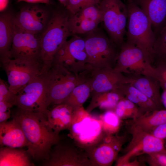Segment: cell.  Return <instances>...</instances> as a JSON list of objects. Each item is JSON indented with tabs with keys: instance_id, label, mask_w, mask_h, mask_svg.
<instances>
[{
	"instance_id": "6da1fadb",
	"label": "cell",
	"mask_w": 166,
	"mask_h": 166,
	"mask_svg": "<svg viewBox=\"0 0 166 166\" xmlns=\"http://www.w3.org/2000/svg\"><path fill=\"white\" fill-rule=\"evenodd\" d=\"M12 114L27 140V152L36 160H47L52 147L60 141L61 137L50 128L45 114L18 107Z\"/></svg>"
},
{
	"instance_id": "7a4b0ae2",
	"label": "cell",
	"mask_w": 166,
	"mask_h": 166,
	"mask_svg": "<svg viewBox=\"0 0 166 166\" xmlns=\"http://www.w3.org/2000/svg\"><path fill=\"white\" fill-rule=\"evenodd\" d=\"M69 15L65 8L53 11L46 27L39 36L41 73L50 69L56 54L70 36L68 25Z\"/></svg>"
},
{
	"instance_id": "3957f363",
	"label": "cell",
	"mask_w": 166,
	"mask_h": 166,
	"mask_svg": "<svg viewBox=\"0 0 166 166\" xmlns=\"http://www.w3.org/2000/svg\"><path fill=\"white\" fill-rule=\"evenodd\" d=\"M126 4L128 9L126 42L140 49L153 64L156 35L151 23L146 15L132 0H127Z\"/></svg>"
},
{
	"instance_id": "277c9868",
	"label": "cell",
	"mask_w": 166,
	"mask_h": 166,
	"mask_svg": "<svg viewBox=\"0 0 166 166\" xmlns=\"http://www.w3.org/2000/svg\"><path fill=\"white\" fill-rule=\"evenodd\" d=\"M45 76L48 107L63 103L75 87L91 77L89 71L76 75L62 65L55 64H52Z\"/></svg>"
},
{
	"instance_id": "5b68a950",
	"label": "cell",
	"mask_w": 166,
	"mask_h": 166,
	"mask_svg": "<svg viewBox=\"0 0 166 166\" xmlns=\"http://www.w3.org/2000/svg\"><path fill=\"white\" fill-rule=\"evenodd\" d=\"M97 29L87 34L84 38L89 69L92 71L114 68L118 54L117 46L109 38Z\"/></svg>"
},
{
	"instance_id": "8992f818",
	"label": "cell",
	"mask_w": 166,
	"mask_h": 166,
	"mask_svg": "<svg viewBox=\"0 0 166 166\" xmlns=\"http://www.w3.org/2000/svg\"><path fill=\"white\" fill-rule=\"evenodd\" d=\"M101 22L109 38L117 47L124 42L126 32L128 9L121 0H101L99 4Z\"/></svg>"
},
{
	"instance_id": "52a82bcc",
	"label": "cell",
	"mask_w": 166,
	"mask_h": 166,
	"mask_svg": "<svg viewBox=\"0 0 166 166\" xmlns=\"http://www.w3.org/2000/svg\"><path fill=\"white\" fill-rule=\"evenodd\" d=\"M119 47L114 68L115 70L128 76L142 75L154 77V66L140 49L126 42Z\"/></svg>"
},
{
	"instance_id": "ba28073f",
	"label": "cell",
	"mask_w": 166,
	"mask_h": 166,
	"mask_svg": "<svg viewBox=\"0 0 166 166\" xmlns=\"http://www.w3.org/2000/svg\"><path fill=\"white\" fill-rule=\"evenodd\" d=\"M67 41L56 54L53 64L62 65L76 75L89 70L85 38L77 35Z\"/></svg>"
},
{
	"instance_id": "9c48e42d",
	"label": "cell",
	"mask_w": 166,
	"mask_h": 166,
	"mask_svg": "<svg viewBox=\"0 0 166 166\" xmlns=\"http://www.w3.org/2000/svg\"><path fill=\"white\" fill-rule=\"evenodd\" d=\"M129 128L132 139L124 154L117 159V166H126L133 157L160 151L165 148L164 140L144 131L132 122Z\"/></svg>"
},
{
	"instance_id": "30bf717a",
	"label": "cell",
	"mask_w": 166,
	"mask_h": 166,
	"mask_svg": "<svg viewBox=\"0 0 166 166\" xmlns=\"http://www.w3.org/2000/svg\"><path fill=\"white\" fill-rule=\"evenodd\" d=\"M14 105L24 109L46 113L48 107L45 73L37 75L17 93Z\"/></svg>"
},
{
	"instance_id": "8fae6325",
	"label": "cell",
	"mask_w": 166,
	"mask_h": 166,
	"mask_svg": "<svg viewBox=\"0 0 166 166\" xmlns=\"http://www.w3.org/2000/svg\"><path fill=\"white\" fill-rule=\"evenodd\" d=\"M2 64L7 76L9 89L15 95L41 73L42 67L40 61L20 59H10Z\"/></svg>"
},
{
	"instance_id": "7c38bea8",
	"label": "cell",
	"mask_w": 166,
	"mask_h": 166,
	"mask_svg": "<svg viewBox=\"0 0 166 166\" xmlns=\"http://www.w3.org/2000/svg\"><path fill=\"white\" fill-rule=\"evenodd\" d=\"M124 136L105 134L84 150L92 166H110L117 159L125 143Z\"/></svg>"
},
{
	"instance_id": "4fadbf2b",
	"label": "cell",
	"mask_w": 166,
	"mask_h": 166,
	"mask_svg": "<svg viewBox=\"0 0 166 166\" xmlns=\"http://www.w3.org/2000/svg\"><path fill=\"white\" fill-rule=\"evenodd\" d=\"M38 36L19 28L14 24L10 58L42 62L39 36Z\"/></svg>"
},
{
	"instance_id": "5bb4252c",
	"label": "cell",
	"mask_w": 166,
	"mask_h": 166,
	"mask_svg": "<svg viewBox=\"0 0 166 166\" xmlns=\"http://www.w3.org/2000/svg\"><path fill=\"white\" fill-rule=\"evenodd\" d=\"M48 159L44 161L45 166H92L85 151L77 145L61 143L55 145Z\"/></svg>"
},
{
	"instance_id": "9a60e30c",
	"label": "cell",
	"mask_w": 166,
	"mask_h": 166,
	"mask_svg": "<svg viewBox=\"0 0 166 166\" xmlns=\"http://www.w3.org/2000/svg\"><path fill=\"white\" fill-rule=\"evenodd\" d=\"M51 15L38 4H31L22 8L14 15V24L21 29L38 35L46 27Z\"/></svg>"
},
{
	"instance_id": "2e32d148",
	"label": "cell",
	"mask_w": 166,
	"mask_h": 166,
	"mask_svg": "<svg viewBox=\"0 0 166 166\" xmlns=\"http://www.w3.org/2000/svg\"><path fill=\"white\" fill-rule=\"evenodd\" d=\"M99 4L87 6L70 14L68 25L70 36L87 34L97 29L101 22Z\"/></svg>"
},
{
	"instance_id": "e0dca14e",
	"label": "cell",
	"mask_w": 166,
	"mask_h": 166,
	"mask_svg": "<svg viewBox=\"0 0 166 166\" xmlns=\"http://www.w3.org/2000/svg\"><path fill=\"white\" fill-rule=\"evenodd\" d=\"M92 94L116 91L123 85L129 83L128 76L112 67H106L92 71Z\"/></svg>"
},
{
	"instance_id": "ac0fdd59",
	"label": "cell",
	"mask_w": 166,
	"mask_h": 166,
	"mask_svg": "<svg viewBox=\"0 0 166 166\" xmlns=\"http://www.w3.org/2000/svg\"><path fill=\"white\" fill-rule=\"evenodd\" d=\"M146 15L157 36L166 24V0H132Z\"/></svg>"
},
{
	"instance_id": "d6986e66",
	"label": "cell",
	"mask_w": 166,
	"mask_h": 166,
	"mask_svg": "<svg viewBox=\"0 0 166 166\" xmlns=\"http://www.w3.org/2000/svg\"><path fill=\"white\" fill-rule=\"evenodd\" d=\"M14 15L5 10L0 15V60L2 64L10 59V51L14 36Z\"/></svg>"
},
{
	"instance_id": "ffe728a7",
	"label": "cell",
	"mask_w": 166,
	"mask_h": 166,
	"mask_svg": "<svg viewBox=\"0 0 166 166\" xmlns=\"http://www.w3.org/2000/svg\"><path fill=\"white\" fill-rule=\"evenodd\" d=\"M0 144L2 146L14 148L27 146L23 130L14 119L0 123Z\"/></svg>"
},
{
	"instance_id": "44dd1931",
	"label": "cell",
	"mask_w": 166,
	"mask_h": 166,
	"mask_svg": "<svg viewBox=\"0 0 166 166\" xmlns=\"http://www.w3.org/2000/svg\"><path fill=\"white\" fill-rule=\"evenodd\" d=\"M74 109L65 103L54 105L53 108L48 110L45 114L50 128L55 132L69 129L72 121Z\"/></svg>"
},
{
	"instance_id": "7402d4cb",
	"label": "cell",
	"mask_w": 166,
	"mask_h": 166,
	"mask_svg": "<svg viewBox=\"0 0 166 166\" xmlns=\"http://www.w3.org/2000/svg\"><path fill=\"white\" fill-rule=\"evenodd\" d=\"M128 76L129 79V83L153 101L160 109L164 108L161 102L160 87L156 78L142 75Z\"/></svg>"
},
{
	"instance_id": "603a6c76",
	"label": "cell",
	"mask_w": 166,
	"mask_h": 166,
	"mask_svg": "<svg viewBox=\"0 0 166 166\" xmlns=\"http://www.w3.org/2000/svg\"><path fill=\"white\" fill-rule=\"evenodd\" d=\"M117 90L124 97L134 103L144 113L160 109L153 101L130 83L124 84Z\"/></svg>"
},
{
	"instance_id": "cb8c5ba5",
	"label": "cell",
	"mask_w": 166,
	"mask_h": 166,
	"mask_svg": "<svg viewBox=\"0 0 166 166\" xmlns=\"http://www.w3.org/2000/svg\"><path fill=\"white\" fill-rule=\"evenodd\" d=\"M123 97L118 90L92 94V99L86 110L90 113L97 107L102 109L113 110Z\"/></svg>"
},
{
	"instance_id": "d4e9b609",
	"label": "cell",
	"mask_w": 166,
	"mask_h": 166,
	"mask_svg": "<svg viewBox=\"0 0 166 166\" xmlns=\"http://www.w3.org/2000/svg\"><path fill=\"white\" fill-rule=\"evenodd\" d=\"M132 122L141 129L150 133L158 126L166 122V109L145 113Z\"/></svg>"
},
{
	"instance_id": "484cf974",
	"label": "cell",
	"mask_w": 166,
	"mask_h": 166,
	"mask_svg": "<svg viewBox=\"0 0 166 166\" xmlns=\"http://www.w3.org/2000/svg\"><path fill=\"white\" fill-rule=\"evenodd\" d=\"M32 165L33 164L30 162L25 151L10 147L0 148V166Z\"/></svg>"
},
{
	"instance_id": "4316f807",
	"label": "cell",
	"mask_w": 166,
	"mask_h": 166,
	"mask_svg": "<svg viewBox=\"0 0 166 166\" xmlns=\"http://www.w3.org/2000/svg\"><path fill=\"white\" fill-rule=\"evenodd\" d=\"M92 77L75 87L63 103L71 106L74 110L83 106L91 93Z\"/></svg>"
},
{
	"instance_id": "83f0119b",
	"label": "cell",
	"mask_w": 166,
	"mask_h": 166,
	"mask_svg": "<svg viewBox=\"0 0 166 166\" xmlns=\"http://www.w3.org/2000/svg\"><path fill=\"white\" fill-rule=\"evenodd\" d=\"M99 119L105 134L113 135L119 130L121 120L113 110H107L100 116Z\"/></svg>"
},
{
	"instance_id": "f1b7e54d",
	"label": "cell",
	"mask_w": 166,
	"mask_h": 166,
	"mask_svg": "<svg viewBox=\"0 0 166 166\" xmlns=\"http://www.w3.org/2000/svg\"><path fill=\"white\" fill-rule=\"evenodd\" d=\"M154 62L158 60H166V28L165 27L156 36L154 48Z\"/></svg>"
},
{
	"instance_id": "f546056e",
	"label": "cell",
	"mask_w": 166,
	"mask_h": 166,
	"mask_svg": "<svg viewBox=\"0 0 166 166\" xmlns=\"http://www.w3.org/2000/svg\"><path fill=\"white\" fill-rule=\"evenodd\" d=\"M101 0H67L65 7L70 14H74L90 5L99 4Z\"/></svg>"
},
{
	"instance_id": "4dcf8cb0",
	"label": "cell",
	"mask_w": 166,
	"mask_h": 166,
	"mask_svg": "<svg viewBox=\"0 0 166 166\" xmlns=\"http://www.w3.org/2000/svg\"><path fill=\"white\" fill-rule=\"evenodd\" d=\"M154 77L158 81L163 90H166V60L154 61Z\"/></svg>"
},
{
	"instance_id": "1f68e13d",
	"label": "cell",
	"mask_w": 166,
	"mask_h": 166,
	"mask_svg": "<svg viewBox=\"0 0 166 166\" xmlns=\"http://www.w3.org/2000/svg\"><path fill=\"white\" fill-rule=\"evenodd\" d=\"M146 161L151 166H166V148L145 154Z\"/></svg>"
},
{
	"instance_id": "d6a6232c",
	"label": "cell",
	"mask_w": 166,
	"mask_h": 166,
	"mask_svg": "<svg viewBox=\"0 0 166 166\" xmlns=\"http://www.w3.org/2000/svg\"><path fill=\"white\" fill-rule=\"evenodd\" d=\"M16 95L9 88L4 81L0 79V101L10 103L14 106Z\"/></svg>"
},
{
	"instance_id": "836d02e7",
	"label": "cell",
	"mask_w": 166,
	"mask_h": 166,
	"mask_svg": "<svg viewBox=\"0 0 166 166\" xmlns=\"http://www.w3.org/2000/svg\"><path fill=\"white\" fill-rule=\"evenodd\" d=\"M113 110L121 120L126 119L124 97L119 101Z\"/></svg>"
},
{
	"instance_id": "e575fe53",
	"label": "cell",
	"mask_w": 166,
	"mask_h": 166,
	"mask_svg": "<svg viewBox=\"0 0 166 166\" xmlns=\"http://www.w3.org/2000/svg\"><path fill=\"white\" fill-rule=\"evenodd\" d=\"M150 133L161 139H166V122L156 127Z\"/></svg>"
},
{
	"instance_id": "d590c367",
	"label": "cell",
	"mask_w": 166,
	"mask_h": 166,
	"mask_svg": "<svg viewBox=\"0 0 166 166\" xmlns=\"http://www.w3.org/2000/svg\"><path fill=\"white\" fill-rule=\"evenodd\" d=\"M14 105L9 102L0 101V112H5L10 110Z\"/></svg>"
},
{
	"instance_id": "8d00e7d4",
	"label": "cell",
	"mask_w": 166,
	"mask_h": 166,
	"mask_svg": "<svg viewBox=\"0 0 166 166\" xmlns=\"http://www.w3.org/2000/svg\"><path fill=\"white\" fill-rule=\"evenodd\" d=\"M18 2H25L30 4L43 3L49 5L51 0H17Z\"/></svg>"
},
{
	"instance_id": "74e56055",
	"label": "cell",
	"mask_w": 166,
	"mask_h": 166,
	"mask_svg": "<svg viewBox=\"0 0 166 166\" xmlns=\"http://www.w3.org/2000/svg\"><path fill=\"white\" fill-rule=\"evenodd\" d=\"M10 110L5 112H0V123L6 122L10 116Z\"/></svg>"
},
{
	"instance_id": "f35d334b",
	"label": "cell",
	"mask_w": 166,
	"mask_h": 166,
	"mask_svg": "<svg viewBox=\"0 0 166 166\" xmlns=\"http://www.w3.org/2000/svg\"><path fill=\"white\" fill-rule=\"evenodd\" d=\"M9 0H0V10L2 12L6 10L8 5Z\"/></svg>"
},
{
	"instance_id": "ab89813d",
	"label": "cell",
	"mask_w": 166,
	"mask_h": 166,
	"mask_svg": "<svg viewBox=\"0 0 166 166\" xmlns=\"http://www.w3.org/2000/svg\"><path fill=\"white\" fill-rule=\"evenodd\" d=\"M161 97L163 105L164 108L166 109V90H163Z\"/></svg>"
},
{
	"instance_id": "60d3db41",
	"label": "cell",
	"mask_w": 166,
	"mask_h": 166,
	"mask_svg": "<svg viewBox=\"0 0 166 166\" xmlns=\"http://www.w3.org/2000/svg\"><path fill=\"white\" fill-rule=\"evenodd\" d=\"M62 6L65 7H66L67 4V0H58Z\"/></svg>"
},
{
	"instance_id": "b9f144b4",
	"label": "cell",
	"mask_w": 166,
	"mask_h": 166,
	"mask_svg": "<svg viewBox=\"0 0 166 166\" xmlns=\"http://www.w3.org/2000/svg\"><path fill=\"white\" fill-rule=\"evenodd\" d=\"M164 144L165 148L166 147V139L164 140Z\"/></svg>"
},
{
	"instance_id": "7bdbcfd3",
	"label": "cell",
	"mask_w": 166,
	"mask_h": 166,
	"mask_svg": "<svg viewBox=\"0 0 166 166\" xmlns=\"http://www.w3.org/2000/svg\"><path fill=\"white\" fill-rule=\"evenodd\" d=\"M164 27H165V28H166V24L165 26Z\"/></svg>"
}]
</instances>
